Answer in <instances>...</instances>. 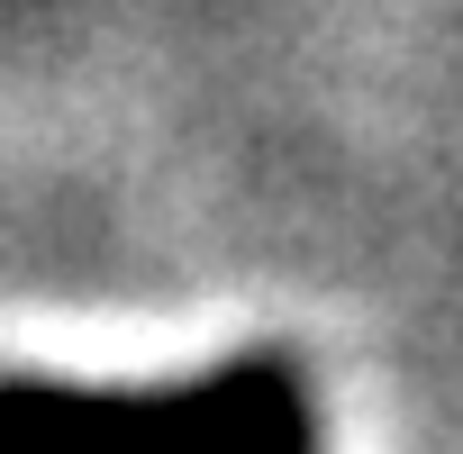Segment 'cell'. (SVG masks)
<instances>
[{"label":"cell","instance_id":"1","mask_svg":"<svg viewBox=\"0 0 463 454\" xmlns=\"http://www.w3.org/2000/svg\"><path fill=\"white\" fill-rule=\"evenodd\" d=\"M309 436H318V409H309V364L291 345L227 355V364L182 373L164 391L0 373V454H55V445H109V454H300Z\"/></svg>","mask_w":463,"mask_h":454}]
</instances>
